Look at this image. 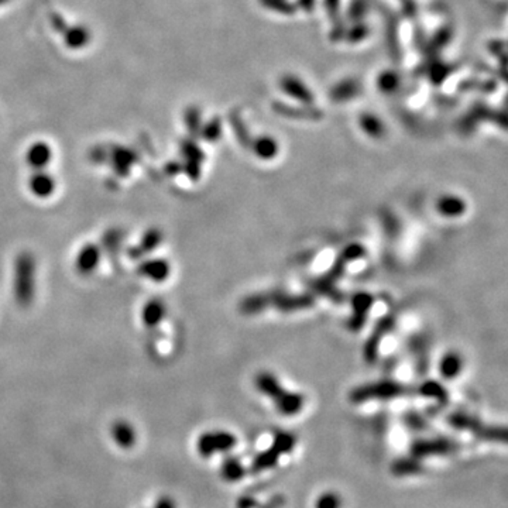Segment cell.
Instances as JSON below:
<instances>
[{"mask_svg":"<svg viewBox=\"0 0 508 508\" xmlns=\"http://www.w3.org/2000/svg\"><path fill=\"white\" fill-rule=\"evenodd\" d=\"M260 3L270 10H274L281 15H292L295 13V5L288 0H260Z\"/></svg>","mask_w":508,"mask_h":508,"instance_id":"33","label":"cell"},{"mask_svg":"<svg viewBox=\"0 0 508 508\" xmlns=\"http://www.w3.org/2000/svg\"><path fill=\"white\" fill-rule=\"evenodd\" d=\"M201 137L209 143H215L222 136V121L219 117H214L201 127Z\"/></svg>","mask_w":508,"mask_h":508,"instance_id":"28","label":"cell"},{"mask_svg":"<svg viewBox=\"0 0 508 508\" xmlns=\"http://www.w3.org/2000/svg\"><path fill=\"white\" fill-rule=\"evenodd\" d=\"M236 444V438L230 432L216 431L202 433L198 439V451L204 458H209L216 452H226Z\"/></svg>","mask_w":508,"mask_h":508,"instance_id":"7","label":"cell"},{"mask_svg":"<svg viewBox=\"0 0 508 508\" xmlns=\"http://www.w3.org/2000/svg\"><path fill=\"white\" fill-rule=\"evenodd\" d=\"M2 2H5V0H0V3H2Z\"/></svg>","mask_w":508,"mask_h":508,"instance_id":"42","label":"cell"},{"mask_svg":"<svg viewBox=\"0 0 508 508\" xmlns=\"http://www.w3.org/2000/svg\"><path fill=\"white\" fill-rule=\"evenodd\" d=\"M315 508H341V498L332 491L324 493L316 500Z\"/></svg>","mask_w":508,"mask_h":508,"instance_id":"34","label":"cell"},{"mask_svg":"<svg viewBox=\"0 0 508 508\" xmlns=\"http://www.w3.org/2000/svg\"><path fill=\"white\" fill-rule=\"evenodd\" d=\"M121 237H123V233L120 229H110L107 230L103 237H102V251H107L109 254H113V253H117L119 247H120V241H121Z\"/></svg>","mask_w":508,"mask_h":508,"instance_id":"32","label":"cell"},{"mask_svg":"<svg viewBox=\"0 0 508 508\" xmlns=\"http://www.w3.org/2000/svg\"><path fill=\"white\" fill-rule=\"evenodd\" d=\"M52 158L51 147L44 142H37L30 146V149L26 153V161L27 164L34 170H44Z\"/></svg>","mask_w":508,"mask_h":508,"instance_id":"19","label":"cell"},{"mask_svg":"<svg viewBox=\"0 0 508 508\" xmlns=\"http://www.w3.org/2000/svg\"><path fill=\"white\" fill-rule=\"evenodd\" d=\"M315 305L312 294H287L280 291H269L246 297L240 302V312L244 315H256L269 308L290 313L309 309Z\"/></svg>","mask_w":508,"mask_h":508,"instance_id":"1","label":"cell"},{"mask_svg":"<svg viewBox=\"0 0 508 508\" xmlns=\"http://www.w3.org/2000/svg\"><path fill=\"white\" fill-rule=\"evenodd\" d=\"M185 123L188 132L194 137L200 135L201 127H202V119H201V110L198 107H189L185 113Z\"/></svg>","mask_w":508,"mask_h":508,"instance_id":"30","label":"cell"},{"mask_svg":"<svg viewBox=\"0 0 508 508\" xmlns=\"http://www.w3.org/2000/svg\"><path fill=\"white\" fill-rule=\"evenodd\" d=\"M88 40V34L82 29H74L71 34H68L67 41L71 44V47H81Z\"/></svg>","mask_w":508,"mask_h":508,"instance_id":"37","label":"cell"},{"mask_svg":"<svg viewBox=\"0 0 508 508\" xmlns=\"http://www.w3.org/2000/svg\"><path fill=\"white\" fill-rule=\"evenodd\" d=\"M360 89H361V85H360V82L357 80L346 78L345 81L338 82L332 88L331 98L336 103H343V102L354 99L360 94Z\"/></svg>","mask_w":508,"mask_h":508,"instance_id":"20","label":"cell"},{"mask_svg":"<svg viewBox=\"0 0 508 508\" xmlns=\"http://www.w3.org/2000/svg\"><path fill=\"white\" fill-rule=\"evenodd\" d=\"M112 436L120 448H132L136 442V432L127 421H116L112 425Z\"/></svg>","mask_w":508,"mask_h":508,"instance_id":"24","label":"cell"},{"mask_svg":"<svg viewBox=\"0 0 508 508\" xmlns=\"http://www.w3.org/2000/svg\"><path fill=\"white\" fill-rule=\"evenodd\" d=\"M418 393L424 397H428V398H433L439 403H447L449 396H448V390L444 389L440 383H438V381L435 380H428V381H424V383L418 387Z\"/></svg>","mask_w":508,"mask_h":508,"instance_id":"25","label":"cell"},{"mask_svg":"<svg viewBox=\"0 0 508 508\" xmlns=\"http://www.w3.org/2000/svg\"><path fill=\"white\" fill-rule=\"evenodd\" d=\"M181 153L186 161H197L202 164L205 160V153L194 140H184L181 143Z\"/></svg>","mask_w":508,"mask_h":508,"instance_id":"29","label":"cell"},{"mask_svg":"<svg viewBox=\"0 0 508 508\" xmlns=\"http://www.w3.org/2000/svg\"><path fill=\"white\" fill-rule=\"evenodd\" d=\"M463 370V359L458 352H448L439 361V374L447 378H456Z\"/></svg>","mask_w":508,"mask_h":508,"instance_id":"23","label":"cell"},{"mask_svg":"<svg viewBox=\"0 0 508 508\" xmlns=\"http://www.w3.org/2000/svg\"><path fill=\"white\" fill-rule=\"evenodd\" d=\"M298 6L309 13L315 8V0H298Z\"/></svg>","mask_w":508,"mask_h":508,"instance_id":"41","label":"cell"},{"mask_svg":"<svg viewBox=\"0 0 508 508\" xmlns=\"http://www.w3.org/2000/svg\"><path fill=\"white\" fill-rule=\"evenodd\" d=\"M367 34H368V27L361 22H356V24L346 33V38L352 43H359L364 40Z\"/></svg>","mask_w":508,"mask_h":508,"instance_id":"36","label":"cell"},{"mask_svg":"<svg viewBox=\"0 0 508 508\" xmlns=\"http://www.w3.org/2000/svg\"><path fill=\"white\" fill-rule=\"evenodd\" d=\"M435 208L438 214L444 218H461L466 212L468 205L466 201L458 195H443L436 201Z\"/></svg>","mask_w":508,"mask_h":508,"instance_id":"18","label":"cell"},{"mask_svg":"<svg viewBox=\"0 0 508 508\" xmlns=\"http://www.w3.org/2000/svg\"><path fill=\"white\" fill-rule=\"evenodd\" d=\"M352 316L348 321V329L350 332H359L366 325L370 309L374 305V297L370 292H357L352 297Z\"/></svg>","mask_w":508,"mask_h":508,"instance_id":"8","label":"cell"},{"mask_svg":"<svg viewBox=\"0 0 508 508\" xmlns=\"http://www.w3.org/2000/svg\"><path fill=\"white\" fill-rule=\"evenodd\" d=\"M167 315L165 302L161 298L149 299L142 309V322L146 328L154 329L157 328Z\"/></svg>","mask_w":508,"mask_h":508,"instance_id":"17","label":"cell"},{"mask_svg":"<svg viewBox=\"0 0 508 508\" xmlns=\"http://www.w3.org/2000/svg\"><path fill=\"white\" fill-rule=\"evenodd\" d=\"M280 88L285 95L302 105H312L315 100V96L308 85L292 74H287L280 78Z\"/></svg>","mask_w":508,"mask_h":508,"instance_id":"12","label":"cell"},{"mask_svg":"<svg viewBox=\"0 0 508 508\" xmlns=\"http://www.w3.org/2000/svg\"><path fill=\"white\" fill-rule=\"evenodd\" d=\"M113 171L119 177H127L132 171V167L137 163V156L135 151L123 147H116L112 150L110 156H107Z\"/></svg>","mask_w":508,"mask_h":508,"instance_id":"16","label":"cell"},{"mask_svg":"<svg viewBox=\"0 0 508 508\" xmlns=\"http://www.w3.org/2000/svg\"><path fill=\"white\" fill-rule=\"evenodd\" d=\"M181 171H182V165L179 163L172 161V163H170V164L165 165V172L170 174V175H175V174H178Z\"/></svg>","mask_w":508,"mask_h":508,"instance_id":"40","label":"cell"},{"mask_svg":"<svg viewBox=\"0 0 508 508\" xmlns=\"http://www.w3.org/2000/svg\"><path fill=\"white\" fill-rule=\"evenodd\" d=\"M102 260V248L95 243L84 244L75 256V270L80 276L88 277L95 273Z\"/></svg>","mask_w":508,"mask_h":508,"instance_id":"10","label":"cell"},{"mask_svg":"<svg viewBox=\"0 0 508 508\" xmlns=\"http://www.w3.org/2000/svg\"><path fill=\"white\" fill-rule=\"evenodd\" d=\"M408 393H410V389L405 384L398 383V381L381 380V381H377V383H370V384L356 387L350 393L349 400L352 403H364V401H370V400H390V398L405 396Z\"/></svg>","mask_w":508,"mask_h":508,"instance_id":"5","label":"cell"},{"mask_svg":"<svg viewBox=\"0 0 508 508\" xmlns=\"http://www.w3.org/2000/svg\"><path fill=\"white\" fill-rule=\"evenodd\" d=\"M163 240H164L163 230L158 227H150L143 233L137 244L129 247V250H127V256L132 260H143L146 259V256H149V254H151L156 248L161 246Z\"/></svg>","mask_w":508,"mask_h":508,"instance_id":"9","label":"cell"},{"mask_svg":"<svg viewBox=\"0 0 508 508\" xmlns=\"http://www.w3.org/2000/svg\"><path fill=\"white\" fill-rule=\"evenodd\" d=\"M363 256H366V247L363 244L352 243V244L346 246L341 251L339 256L336 257V260L332 264V267L329 269V271L311 283V288H312L313 294H320L322 297H327L334 302H343L345 295L338 288L336 281L343 277L348 264H350L354 260L361 259Z\"/></svg>","mask_w":508,"mask_h":508,"instance_id":"2","label":"cell"},{"mask_svg":"<svg viewBox=\"0 0 508 508\" xmlns=\"http://www.w3.org/2000/svg\"><path fill=\"white\" fill-rule=\"evenodd\" d=\"M377 87L383 94H393L400 87V77L394 71H384L378 75Z\"/></svg>","mask_w":508,"mask_h":508,"instance_id":"27","label":"cell"},{"mask_svg":"<svg viewBox=\"0 0 508 508\" xmlns=\"http://www.w3.org/2000/svg\"><path fill=\"white\" fill-rule=\"evenodd\" d=\"M396 322H397L396 313L390 312L381 318V320L375 324L373 332L370 334V336L366 341L364 348H363V357L368 364H373L377 361L381 342H383V339L394 329Z\"/></svg>","mask_w":508,"mask_h":508,"instance_id":"6","label":"cell"},{"mask_svg":"<svg viewBox=\"0 0 508 508\" xmlns=\"http://www.w3.org/2000/svg\"><path fill=\"white\" fill-rule=\"evenodd\" d=\"M13 297L16 304L26 309L36 299L37 292V260L31 251H20L13 267Z\"/></svg>","mask_w":508,"mask_h":508,"instance_id":"3","label":"cell"},{"mask_svg":"<svg viewBox=\"0 0 508 508\" xmlns=\"http://www.w3.org/2000/svg\"><path fill=\"white\" fill-rule=\"evenodd\" d=\"M273 109L280 116L290 117V119H298V120H320L324 116L322 110L313 107L312 105L291 106L287 103H274Z\"/></svg>","mask_w":508,"mask_h":508,"instance_id":"15","label":"cell"},{"mask_svg":"<svg viewBox=\"0 0 508 508\" xmlns=\"http://www.w3.org/2000/svg\"><path fill=\"white\" fill-rule=\"evenodd\" d=\"M359 126L360 129L371 139L378 140L383 139L386 135V126L381 121V119L373 113L364 112L359 116Z\"/></svg>","mask_w":508,"mask_h":508,"instance_id":"21","label":"cell"},{"mask_svg":"<svg viewBox=\"0 0 508 508\" xmlns=\"http://www.w3.org/2000/svg\"><path fill=\"white\" fill-rule=\"evenodd\" d=\"M230 124H232V129H233V132H234L236 139L239 140V143L244 149H250L253 139L250 137V133L247 130V127H246V124H244V121H243V119L240 117L239 113L233 112L230 114Z\"/></svg>","mask_w":508,"mask_h":508,"instance_id":"26","label":"cell"},{"mask_svg":"<svg viewBox=\"0 0 508 508\" xmlns=\"http://www.w3.org/2000/svg\"><path fill=\"white\" fill-rule=\"evenodd\" d=\"M137 274L156 284L164 283L171 274V264L164 257L143 259L137 267Z\"/></svg>","mask_w":508,"mask_h":508,"instance_id":"11","label":"cell"},{"mask_svg":"<svg viewBox=\"0 0 508 508\" xmlns=\"http://www.w3.org/2000/svg\"><path fill=\"white\" fill-rule=\"evenodd\" d=\"M250 150L254 154H256L260 160L269 161V160L276 158V156L280 151V147H278V143H277V140L274 137L260 136L257 139H253Z\"/></svg>","mask_w":508,"mask_h":508,"instance_id":"22","label":"cell"},{"mask_svg":"<svg viewBox=\"0 0 508 508\" xmlns=\"http://www.w3.org/2000/svg\"><path fill=\"white\" fill-rule=\"evenodd\" d=\"M325 8H327V12L329 13V16L332 19H335L339 16L341 0H325Z\"/></svg>","mask_w":508,"mask_h":508,"instance_id":"38","label":"cell"},{"mask_svg":"<svg viewBox=\"0 0 508 508\" xmlns=\"http://www.w3.org/2000/svg\"><path fill=\"white\" fill-rule=\"evenodd\" d=\"M222 476L227 481H236L240 480L244 476V469L236 459H227L223 462L222 466Z\"/></svg>","mask_w":508,"mask_h":508,"instance_id":"31","label":"cell"},{"mask_svg":"<svg viewBox=\"0 0 508 508\" xmlns=\"http://www.w3.org/2000/svg\"><path fill=\"white\" fill-rule=\"evenodd\" d=\"M368 0H353L350 8H349V16L356 22H359L361 17H364L368 12Z\"/></svg>","mask_w":508,"mask_h":508,"instance_id":"35","label":"cell"},{"mask_svg":"<svg viewBox=\"0 0 508 508\" xmlns=\"http://www.w3.org/2000/svg\"><path fill=\"white\" fill-rule=\"evenodd\" d=\"M410 350H411V354L414 359L417 374H419V375L426 374V371L429 368V361H431L428 339L422 335H414L410 339Z\"/></svg>","mask_w":508,"mask_h":508,"instance_id":"13","label":"cell"},{"mask_svg":"<svg viewBox=\"0 0 508 508\" xmlns=\"http://www.w3.org/2000/svg\"><path fill=\"white\" fill-rule=\"evenodd\" d=\"M154 508H175V502L168 497H163L156 502Z\"/></svg>","mask_w":508,"mask_h":508,"instance_id":"39","label":"cell"},{"mask_svg":"<svg viewBox=\"0 0 508 508\" xmlns=\"http://www.w3.org/2000/svg\"><path fill=\"white\" fill-rule=\"evenodd\" d=\"M254 384H256V389L260 393H263L264 396H267L270 400L274 401L276 408L281 415L292 417L302 411L305 404L304 396L284 389L280 384L278 378L273 373L269 371L259 373L256 378H254Z\"/></svg>","mask_w":508,"mask_h":508,"instance_id":"4","label":"cell"},{"mask_svg":"<svg viewBox=\"0 0 508 508\" xmlns=\"http://www.w3.org/2000/svg\"><path fill=\"white\" fill-rule=\"evenodd\" d=\"M55 188H57L55 179L45 170L34 171V174L29 179L30 193L40 200L50 198L54 194Z\"/></svg>","mask_w":508,"mask_h":508,"instance_id":"14","label":"cell"}]
</instances>
